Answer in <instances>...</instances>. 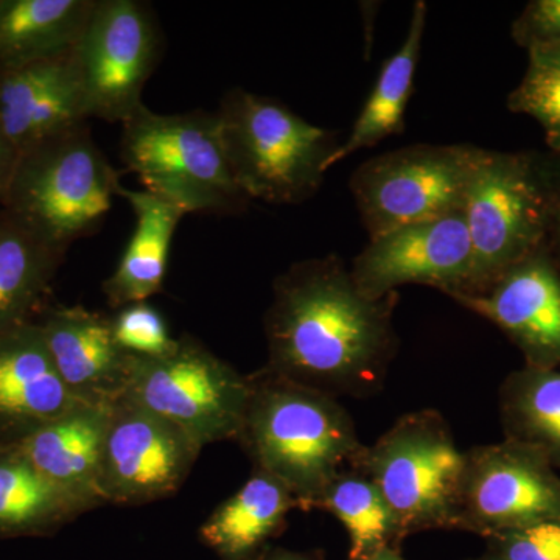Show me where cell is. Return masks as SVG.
I'll list each match as a JSON object with an SVG mask.
<instances>
[{"mask_svg": "<svg viewBox=\"0 0 560 560\" xmlns=\"http://www.w3.org/2000/svg\"><path fill=\"white\" fill-rule=\"evenodd\" d=\"M294 508L300 503L285 485L254 470L202 523L200 537L221 560H253L285 528L287 515Z\"/></svg>", "mask_w": 560, "mask_h": 560, "instance_id": "obj_20", "label": "cell"}, {"mask_svg": "<svg viewBox=\"0 0 560 560\" xmlns=\"http://www.w3.org/2000/svg\"><path fill=\"white\" fill-rule=\"evenodd\" d=\"M504 440L526 445L560 474V370L525 366L500 388Z\"/></svg>", "mask_w": 560, "mask_h": 560, "instance_id": "obj_24", "label": "cell"}, {"mask_svg": "<svg viewBox=\"0 0 560 560\" xmlns=\"http://www.w3.org/2000/svg\"><path fill=\"white\" fill-rule=\"evenodd\" d=\"M363 560H407L401 556L400 548H385Z\"/></svg>", "mask_w": 560, "mask_h": 560, "instance_id": "obj_34", "label": "cell"}, {"mask_svg": "<svg viewBox=\"0 0 560 560\" xmlns=\"http://www.w3.org/2000/svg\"><path fill=\"white\" fill-rule=\"evenodd\" d=\"M18 160H20V156H18L16 150L13 149L9 138L0 127V205H2L7 190H9Z\"/></svg>", "mask_w": 560, "mask_h": 560, "instance_id": "obj_31", "label": "cell"}, {"mask_svg": "<svg viewBox=\"0 0 560 560\" xmlns=\"http://www.w3.org/2000/svg\"><path fill=\"white\" fill-rule=\"evenodd\" d=\"M474 253L463 210L372 238L352 261L350 276L364 296L381 300L410 283L447 296L469 285Z\"/></svg>", "mask_w": 560, "mask_h": 560, "instance_id": "obj_13", "label": "cell"}, {"mask_svg": "<svg viewBox=\"0 0 560 560\" xmlns=\"http://www.w3.org/2000/svg\"><path fill=\"white\" fill-rule=\"evenodd\" d=\"M512 38L528 49L537 43L560 40V0H534L512 25Z\"/></svg>", "mask_w": 560, "mask_h": 560, "instance_id": "obj_30", "label": "cell"}, {"mask_svg": "<svg viewBox=\"0 0 560 560\" xmlns=\"http://www.w3.org/2000/svg\"><path fill=\"white\" fill-rule=\"evenodd\" d=\"M429 7L423 0L412 7L410 27L404 44L389 60L383 62L371 95L357 117L348 140L338 147L331 167L348 160L357 151L371 149L383 139L400 135L405 128V110L415 88Z\"/></svg>", "mask_w": 560, "mask_h": 560, "instance_id": "obj_22", "label": "cell"}, {"mask_svg": "<svg viewBox=\"0 0 560 560\" xmlns=\"http://www.w3.org/2000/svg\"><path fill=\"white\" fill-rule=\"evenodd\" d=\"M470 560H503L501 558H499V556L497 555H493V552H486V555H482L480 556V558H475V559H470Z\"/></svg>", "mask_w": 560, "mask_h": 560, "instance_id": "obj_35", "label": "cell"}, {"mask_svg": "<svg viewBox=\"0 0 560 560\" xmlns=\"http://www.w3.org/2000/svg\"><path fill=\"white\" fill-rule=\"evenodd\" d=\"M249 396L237 440L253 460L285 485L302 510L363 451L355 423L337 397L280 377L248 375Z\"/></svg>", "mask_w": 560, "mask_h": 560, "instance_id": "obj_2", "label": "cell"}, {"mask_svg": "<svg viewBox=\"0 0 560 560\" xmlns=\"http://www.w3.org/2000/svg\"><path fill=\"white\" fill-rule=\"evenodd\" d=\"M248 396V377L183 335L161 359L131 357L121 399L171 420L205 447L237 438Z\"/></svg>", "mask_w": 560, "mask_h": 560, "instance_id": "obj_8", "label": "cell"}, {"mask_svg": "<svg viewBox=\"0 0 560 560\" xmlns=\"http://www.w3.org/2000/svg\"><path fill=\"white\" fill-rule=\"evenodd\" d=\"M109 415L110 405H77L33 431L13 451L94 510L105 504L98 490V474Z\"/></svg>", "mask_w": 560, "mask_h": 560, "instance_id": "obj_18", "label": "cell"}, {"mask_svg": "<svg viewBox=\"0 0 560 560\" xmlns=\"http://www.w3.org/2000/svg\"><path fill=\"white\" fill-rule=\"evenodd\" d=\"M397 302L364 296L334 254L298 261L272 283L265 368L334 397L374 394L399 346Z\"/></svg>", "mask_w": 560, "mask_h": 560, "instance_id": "obj_1", "label": "cell"}, {"mask_svg": "<svg viewBox=\"0 0 560 560\" xmlns=\"http://www.w3.org/2000/svg\"><path fill=\"white\" fill-rule=\"evenodd\" d=\"M350 469L370 478L399 522L405 539L433 529H458L466 452L440 412L420 410L396 420L364 445Z\"/></svg>", "mask_w": 560, "mask_h": 560, "instance_id": "obj_6", "label": "cell"}, {"mask_svg": "<svg viewBox=\"0 0 560 560\" xmlns=\"http://www.w3.org/2000/svg\"><path fill=\"white\" fill-rule=\"evenodd\" d=\"M120 156L147 191L186 213L232 215L249 206L215 113L158 114L143 105L121 124Z\"/></svg>", "mask_w": 560, "mask_h": 560, "instance_id": "obj_4", "label": "cell"}, {"mask_svg": "<svg viewBox=\"0 0 560 560\" xmlns=\"http://www.w3.org/2000/svg\"><path fill=\"white\" fill-rule=\"evenodd\" d=\"M452 300L500 327L525 366L560 370V271L547 249L523 260L492 287Z\"/></svg>", "mask_w": 560, "mask_h": 560, "instance_id": "obj_14", "label": "cell"}, {"mask_svg": "<svg viewBox=\"0 0 560 560\" xmlns=\"http://www.w3.org/2000/svg\"><path fill=\"white\" fill-rule=\"evenodd\" d=\"M88 511V504L44 477L13 448L0 455V529H47Z\"/></svg>", "mask_w": 560, "mask_h": 560, "instance_id": "obj_26", "label": "cell"}, {"mask_svg": "<svg viewBox=\"0 0 560 560\" xmlns=\"http://www.w3.org/2000/svg\"><path fill=\"white\" fill-rule=\"evenodd\" d=\"M215 114L232 175L250 201L311 200L341 145L334 131L242 88L228 91Z\"/></svg>", "mask_w": 560, "mask_h": 560, "instance_id": "obj_3", "label": "cell"}, {"mask_svg": "<svg viewBox=\"0 0 560 560\" xmlns=\"http://www.w3.org/2000/svg\"><path fill=\"white\" fill-rule=\"evenodd\" d=\"M80 404L55 370L38 324L0 329V430L13 434L14 447Z\"/></svg>", "mask_w": 560, "mask_h": 560, "instance_id": "obj_17", "label": "cell"}, {"mask_svg": "<svg viewBox=\"0 0 560 560\" xmlns=\"http://www.w3.org/2000/svg\"><path fill=\"white\" fill-rule=\"evenodd\" d=\"M120 187V173L86 121L21 154L0 208L43 241L68 250L97 230Z\"/></svg>", "mask_w": 560, "mask_h": 560, "instance_id": "obj_5", "label": "cell"}, {"mask_svg": "<svg viewBox=\"0 0 560 560\" xmlns=\"http://www.w3.org/2000/svg\"><path fill=\"white\" fill-rule=\"evenodd\" d=\"M95 0H0V69L72 50Z\"/></svg>", "mask_w": 560, "mask_h": 560, "instance_id": "obj_21", "label": "cell"}, {"mask_svg": "<svg viewBox=\"0 0 560 560\" xmlns=\"http://www.w3.org/2000/svg\"><path fill=\"white\" fill-rule=\"evenodd\" d=\"M65 254L0 208V329L28 323Z\"/></svg>", "mask_w": 560, "mask_h": 560, "instance_id": "obj_23", "label": "cell"}, {"mask_svg": "<svg viewBox=\"0 0 560 560\" xmlns=\"http://www.w3.org/2000/svg\"><path fill=\"white\" fill-rule=\"evenodd\" d=\"M486 540L488 551L503 560H560V521L508 530Z\"/></svg>", "mask_w": 560, "mask_h": 560, "instance_id": "obj_29", "label": "cell"}, {"mask_svg": "<svg viewBox=\"0 0 560 560\" xmlns=\"http://www.w3.org/2000/svg\"><path fill=\"white\" fill-rule=\"evenodd\" d=\"M560 521V474L539 452L504 440L466 452L458 530L482 539Z\"/></svg>", "mask_w": 560, "mask_h": 560, "instance_id": "obj_11", "label": "cell"}, {"mask_svg": "<svg viewBox=\"0 0 560 560\" xmlns=\"http://www.w3.org/2000/svg\"><path fill=\"white\" fill-rule=\"evenodd\" d=\"M256 560H326L323 552L291 551L285 548H265Z\"/></svg>", "mask_w": 560, "mask_h": 560, "instance_id": "obj_32", "label": "cell"}, {"mask_svg": "<svg viewBox=\"0 0 560 560\" xmlns=\"http://www.w3.org/2000/svg\"><path fill=\"white\" fill-rule=\"evenodd\" d=\"M482 150L463 143H420L360 165L349 187L370 241L399 228L460 212Z\"/></svg>", "mask_w": 560, "mask_h": 560, "instance_id": "obj_9", "label": "cell"}, {"mask_svg": "<svg viewBox=\"0 0 560 560\" xmlns=\"http://www.w3.org/2000/svg\"><path fill=\"white\" fill-rule=\"evenodd\" d=\"M86 121L72 50L0 69V127L18 156Z\"/></svg>", "mask_w": 560, "mask_h": 560, "instance_id": "obj_15", "label": "cell"}, {"mask_svg": "<svg viewBox=\"0 0 560 560\" xmlns=\"http://www.w3.org/2000/svg\"><path fill=\"white\" fill-rule=\"evenodd\" d=\"M202 445L171 420L127 399L110 405L98 490L103 503L145 504L178 492Z\"/></svg>", "mask_w": 560, "mask_h": 560, "instance_id": "obj_12", "label": "cell"}, {"mask_svg": "<svg viewBox=\"0 0 560 560\" xmlns=\"http://www.w3.org/2000/svg\"><path fill=\"white\" fill-rule=\"evenodd\" d=\"M161 50L160 22L147 3L95 0L72 49L88 119L124 124L135 116Z\"/></svg>", "mask_w": 560, "mask_h": 560, "instance_id": "obj_10", "label": "cell"}, {"mask_svg": "<svg viewBox=\"0 0 560 560\" xmlns=\"http://www.w3.org/2000/svg\"><path fill=\"white\" fill-rule=\"evenodd\" d=\"M508 106L539 121L548 145L560 151V40L528 47V69Z\"/></svg>", "mask_w": 560, "mask_h": 560, "instance_id": "obj_27", "label": "cell"}, {"mask_svg": "<svg viewBox=\"0 0 560 560\" xmlns=\"http://www.w3.org/2000/svg\"><path fill=\"white\" fill-rule=\"evenodd\" d=\"M113 330L121 349L145 359H161L178 345V338L168 334L161 313L147 301L119 308L113 318Z\"/></svg>", "mask_w": 560, "mask_h": 560, "instance_id": "obj_28", "label": "cell"}, {"mask_svg": "<svg viewBox=\"0 0 560 560\" xmlns=\"http://www.w3.org/2000/svg\"><path fill=\"white\" fill-rule=\"evenodd\" d=\"M311 510L330 512L342 523L350 541L348 560H363L385 548H400L405 540L381 490L352 469L338 474L316 497Z\"/></svg>", "mask_w": 560, "mask_h": 560, "instance_id": "obj_25", "label": "cell"}, {"mask_svg": "<svg viewBox=\"0 0 560 560\" xmlns=\"http://www.w3.org/2000/svg\"><path fill=\"white\" fill-rule=\"evenodd\" d=\"M463 215L474 264L469 285L459 294H478L545 248L551 228V186L526 154L482 150Z\"/></svg>", "mask_w": 560, "mask_h": 560, "instance_id": "obj_7", "label": "cell"}, {"mask_svg": "<svg viewBox=\"0 0 560 560\" xmlns=\"http://www.w3.org/2000/svg\"><path fill=\"white\" fill-rule=\"evenodd\" d=\"M119 197L131 206L136 224L116 270L103 282V293L114 308L145 302L160 293L173 237L186 215L184 210L147 190L121 186Z\"/></svg>", "mask_w": 560, "mask_h": 560, "instance_id": "obj_19", "label": "cell"}, {"mask_svg": "<svg viewBox=\"0 0 560 560\" xmlns=\"http://www.w3.org/2000/svg\"><path fill=\"white\" fill-rule=\"evenodd\" d=\"M38 327L55 370L77 400L113 405L124 397L132 355L116 341L113 318L77 305L50 312Z\"/></svg>", "mask_w": 560, "mask_h": 560, "instance_id": "obj_16", "label": "cell"}, {"mask_svg": "<svg viewBox=\"0 0 560 560\" xmlns=\"http://www.w3.org/2000/svg\"><path fill=\"white\" fill-rule=\"evenodd\" d=\"M253 560H256V559H253Z\"/></svg>", "mask_w": 560, "mask_h": 560, "instance_id": "obj_36", "label": "cell"}, {"mask_svg": "<svg viewBox=\"0 0 560 560\" xmlns=\"http://www.w3.org/2000/svg\"><path fill=\"white\" fill-rule=\"evenodd\" d=\"M555 231L556 243H558V253L560 256V186H551V228ZM560 271V270H559Z\"/></svg>", "mask_w": 560, "mask_h": 560, "instance_id": "obj_33", "label": "cell"}]
</instances>
